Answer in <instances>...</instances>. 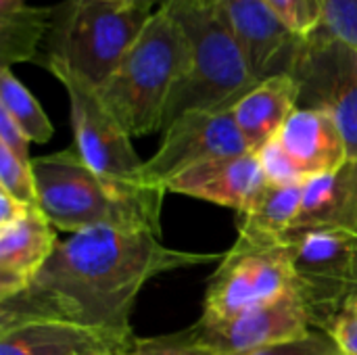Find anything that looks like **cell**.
Masks as SVG:
<instances>
[{
    "label": "cell",
    "instance_id": "27",
    "mask_svg": "<svg viewBox=\"0 0 357 355\" xmlns=\"http://www.w3.org/2000/svg\"><path fill=\"white\" fill-rule=\"evenodd\" d=\"M249 355H343L339 345L335 343V339L322 331H312L305 337L293 339V341H284V343H276L270 345L266 349H259L255 354Z\"/></svg>",
    "mask_w": 357,
    "mask_h": 355
},
{
    "label": "cell",
    "instance_id": "10",
    "mask_svg": "<svg viewBox=\"0 0 357 355\" xmlns=\"http://www.w3.org/2000/svg\"><path fill=\"white\" fill-rule=\"evenodd\" d=\"M249 153L232 111H188L163 128L161 146L144 161L142 180L163 188L178 174L205 161Z\"/></svg>",
    "mask_w": 357,
    "mask_h": 355
},
{
    "label": "cell",
    "instance_id": "1",
    "mask_svg": "<svg viewBox=\"0 0 357 355\" xmlns=\"http://www.w3.org/2000/svg\"><path fill=\"white\" fill-rule=\"evenodd\" d=\"M215 253L167 249L146 230L90 228L59 241L23 291L0 299V331L54 320L115 341H134L132 312L142 287L165 272L215 262Z\"/></svg>",
    "mask_w": 357,
    "mask_h": 355
},
{
    "label": "cell",
    "instance_id": "17",
    "mask_svg": "<svg viewBox=\"0 0 357 355\" xmlns=\"http://www.w3.org/2000/svg\"><path fill=\"white\" fill-rule=\"evenodd\" d=\"M123 347L109 335L54 320L0 331V355H117Z\"/></svg>",
    "mask_w": 357,
    "mask_h": 355
},
{
    "label": "cell",
    "instance_id": "24",
    "mask_svg": "<svg viewBox=\"0 0 357 355\" xmlns=\"http://www.w3.org/2000/svg\"><path fill=\"white\" fill-rule=\"evenodd\" d=\"M117 355H215L186 331L174 333V335H163V337H149V339H138L123 347Z\"/></svg>",
    "mask_w": 357,
    "mask_h": 355
},
{
    "label": "cell",
    "instance_id": "32",
    "mask_svg": "<svg viewBox=\"0 0 357 355\" xmlns=\"http://www.w3.org/2000/svg\"><path fill=\"white\" fill-rule=\"evenodd\" d=\"M343 312H349V314H356L357 316V293L351 297V301L345 305V310H343Z\"/></svg>",
    "mask_w": 357,
    "mask_h": 355
},
{
    "label": "cell",
    "instance_id": "15",
    "mask_svg": "<svg viewBox=\"0 0 357 355\" xmlns=\"http://www.w3.org/2000/svg\"><path fill=\"white\" fill-rule=\"evenodd\" d=\"M59 239L40 207H29L15 224L0 228V299L23 291L42 270Z\"/></svg>",
    "mask_w": 357,
    "mask_h": 355
},
{
    "label": "cell",
    "instance_id": "11",
    "mask_svg": "<svg viewBox=\"0 0 357 355\" xmlns=\"http://www.w3.org/2000/svg\"><path fill=\"white\" fill-rule=\"evenodd\" d=\"M310 316L297 297L289 293L278 301L247 310L222 322L197 320L188 333L215 355H249L276 343L293 341L312 333Z\"/></svg>",
    "mask_w": 357,
    "mask_h": 355
},
{
    "label": "cell",
    "instance_id": "13",
    "mask_svg": "<svg viewBox=\"0 0 357 355\" xmlns=\"http://www.w3.org/2000/svg\"><path fill=\"white\" fill-rule=\"evenodd\" d=\"M268 186L257 153L222 157L190 167L165 184L167 192L203 199L243 216Z\"/></svg>",
    "mask_w": 357,
    "mask_h": 355
},
{
    "label": "cell",
    "instance_id": "6",
    "mask_svg": "<svg viewBox=\"0 0 357 355\" xmlns=\"http://www.w3.org/2000/svg\"><path fill=\"white\" fill-rule=\"evenodd\" d=\"M282 247L293 289L316 331H326L357 293V236L341 230H289Z\"/></svg>",
    "mask_w": 357,
    "mask_h": 355
},
{
    "label": "cell",
    "instance_id": "8",
    "mask_svg": "<svg viewBox=\"0 0 357 355\" xmlns=\"http://www.w3.org/2000/svg\"><path fill=\"white\" fill-rule=\"evenodd\" d=\"M44 69H48L67 90L71 105L73 146L84 163L111 182L123 186H149L142 180L144 161L134 151L132 136L105 107L98 90L63 67L48 65Z\"/></svg>",
    "mask_w": 357,
    "mask_h": 355
},
{
    "label": "cell",
    "instance_id": "5",
    "mask_svg": "<svg viewBox=\"0 0 357 355\" xmlns=\"http://www.w3.org/2000/svg\"><path fill=\"white\" fill-rule=\"evenodd\" d=\"M151 10L130 2L65 0L54 6L46 52L38 65H56L100 90L151 19Z\"/></svg>",
    "mask_w": 357,
    "mask_h": 355
},
{
    "label": "cell",
    "instance_id": "31",
    "mask_svg": "<svg viewBox=\"0 0 357 355\" xmlns=\"http://www.w3.org/2000/svg\"><path fill=\"white\" fill-rule=\"evenodd\" d=\"M134 4H138V6H142V8H146V10H151V13H155L157 8H161L163 4H167L169 0H132Z\"/></svg>",
    "mask_w": 357,
    "mask_h": 355
},
{
    "label": "cell",
    "instance_id": "25",
    "mask_svg": "<svg viewBox=\"0 0 357 355\" xmlns=\"http://www.w3.org/2000/svg\"><path fill=\"white\" fill-rule=\"evenodd\" d=\"M282 23L301 38L312 36L320 27L318 0H266Z\"/></svg>",
    "mask_w": 357,
    "mask_h": 355
},
{
    "label": "cell",
    "instance_id": "3",
    "mask_svg": "<svg viewBox=\"0 0 357 355\" xmlns=\"http://www.w3.org/2000/svg\"><path fill=\"white\" fill-rule=\"evenodd\" d=\"M188 65V38L174 15L161 6L151 15L98 96L132 138L163 130L167 100Z\"/></svg>",
    "mask_w": 357,
    "mask_h": 355
},
{
    "label": "cell",
    "instance_id": "22",
    "mask_svg": "<svg viewBox=\"0 0 357 355\" xmlns=\"http://www.w3.org/2000/svg\"><path fill=\"white\" fill-rule=\"evenodd\" d=\"M0 188L25 207H38V186L31 163L0 146Z\"/></svg>",
    "mask_w": 357,
    "mask_h": 355
},
{
    "label": "cell",
    "instance_id": "23",
    "mask_svg": "<svg viewBox=\"0 0 357 355\" xmlns=\"http://www.w3.org/2000/svg\"><path fill=\"white\" fill-rule=\"evenodd\" d=\"M318 31L343 42L357 52V0H318Z\"/></svg>",
    "mask_w": 357,
    "mask_h": 355
},
{
    "label": "cell",
    "instance_id": "29",
    "mask_svg": "<svg viewBox=\"0 0 357 355\" xmlns=\"http://www.w3.org/2000/svg\"><path fill=\"white\" fill-rule=\"evenodd\" d=\"M335 339L343 355H357V316L349 312H341L331 326L324 331Z\"/></svg>",
    "mask_w": 357,
    "mask_h": 355
},
{
    "label": "cell",
    "instance_id": "20",
    "mask_svg": "<svg viewBox=\"0 0 357 355\" xmlns=\"http://www.w3.org/2000/svg\"><path fill=\"white\" fill-rule=\"evenodd\" d=\"M54 17V6L36 8L25 0H0V63L13 67L17 63L38 61V48L46 42Z\"/></svg>",
    "mask_w": 357,
    "mask_h": 355
},
{
    "label": "cell",
    "instance_id": "30",
    "mask_svg": "<svg viewBox=\"0 0 357 355\" xmlns=\"http://www.w3.org/2000/svg\"><path fill=\"white\" fill-rule=\"evenodd\" d=\"M27 209L29 207L21 205L19 201H15L8 192L0 188V228H6L15 224L17 220H21L27 213Z\"/></svg>",
    "mask_w": 357,
    "mask_h": 355
},
{
    "label": "cell",
    "instance_id": "12",
    "mask_svg": "<svg viewBox=\"0 0 357 355\" xmlns=\"http://www.w3.org/2000/svg\"><path fill=\"white\" fill-rule=\"evenodd\" d=\"M215 4L259 82L293 73L305 38L291 31L266 0H215Z\"/></svg>",
    "mask_w": 357,
    "mask_h": 355
},
{
    "label": "cell",
    "instance_id": "28",
    "mask_svg": "<svg viewBox=\"0 0 357 355\" xmlns=\"http://www.w3.org/2000/svg\"><path fill=\"white\" fill-rule=\"evenodd\" d=\"M29 138L23 134V130L13 121V117L0 109V146L8 149L17 159L31 163L33 159L29 157Z\"/></svg>",
    "mask_w": 357,
    "mask_h": 355
},
{
    "label": "cell",
    "instance_id": "18",
    "mask_svg": "<svg viewBox=\"0 0 357 355\" xmlns=\"http://www.w3.org/2000/svg\"><path fill=\"white\" fill-rule=\"evenodd\" d=\"M299 107V86L293 75H272L261 80L234 109V121L251 153L274 140L287 119Z\"/></svg>",
    "mask_w": 357,
    "mask_h": 355
},
{
    "label": "cell",
    "instance_id": "9",
    "mask_svg": "<svg viewBox=\"0 0 357 355\" xmlns=\"http://www.w3.org/2000/svg\"><path fill=\"white\" fill-rule=\"evenodd\" d=\"M299 86V107L326 111L341 128L349 157L357 159V52L314 31L303 40L291 73Z\"/></svg>",
    "mask_w": 357,
    "mask_h": 355
},
{
    "label": "cell",
    "instance_id": "7",
    "mask_svg": "<svg viewBox=\"0 0 357 355\" xmlns=\"http://www.w3.org/2000/svg\"><path fill=\"white\" fill-rule=\"evenodd\" d=\"M293 274L282 245L238 236L222 257L205 291L203 322H222L293 293Z\"/></svg>",
    "mask_w": 357,
    "mask_h": 355
},
{
    "label": "cell",
    "instance_id": "26",
    "mask_svg": "<svg viewBox=\"0 0 357 355\" xmlns=\"http://www.w3.org/2000/svg\"><path fill=\"white\" fill-rule=\"evenodd\" d=\"M264 176L268 180V184H295V182H303V178L299 176L297 167L293 165L291 157L284 153L282 144L278 142V138L270 140L268 144H264L257 151Z\"/></svg>",
    "mask_w": 357,
    "mask_h": 355
},
{
    "label": "cell",
    "instance_id": "4",
    "mask_svg": "<svg viewBox=\"0 0 357 355\" xmlns=\"http://www.w3.org/2000/svg\"><path fill=\"white\" fill-rule=\"evenodd\" d=\"M163 6L190 44V65L167 100L163 128L188 111H232L259 80L215 0H169Z\"/></svg>",
    "mask_w": 357,
    "mask_h": 355
},
{
    "label": "cell",
    "instance_id": "16",
    "mask_svg": "<svg viewBox=\"0 0 357 355\" xmlns=\"http://www.w3.org/2000/svg\"><path fill=\"white\" fill-rule=\"evenodd\" d=\"M341 230L357 236V159L303 182L301 209L293 230Z\"/></svg>",
    "mask_w": 357,
    "mask_h": 355
},
{
    "label": "cell",
    "instance_id": "21",
    "mask_svg": "<svg viewBox=\"0 0 357 355\" xmlns=\"http://www.w3.org/2000/svg\"><path fill=\"white\" fill-rule=\"evenodd\" d=\"M0 109L13 117V121L31 142L46 144L52 138L54 128L50 119L46 117L38 98L17 80L10 67L0 69Z\"/></svg>",
    "mask_w": 357,
    "mask_h": 355
},
{
    "label": "cell",
    "instance_id": "33",
    "mask_svg": "<svg viewBox=\"0 0 357 355\" xmlns=\"http://www.w3.org/2000/svg\"><path fill=\"white\" fill-rule=\"evenodd\" d=\"M100 2H130V0H100Z\"/></svg>",
    "mask_w": 357,
    "mask_h": 355
},
{
    "label": "cell",
    "instance_id": "19",
    "mask_svg": "<svg viewBox=\"0 0 357 355\" xmlns=\"http://www.w3.org/2000/svg\"><path fill=\"white\" fill-rule=\"evenodd\" d=\"M303 182L268 184L255 203L238 216V236L264 245H282L284 234L293 230L299 216Z\"/></svg>",
    "mask_w": 357,
    "mask_h": 355
},
{
    "label": "cell",
    "instance_id": "14",
    "mask_svg": "<svg viewBox=\"0 0 357 355\" xmlns=\"http://www.w3.org/2000/svg\"><path fill=\"white\" fill-rule=\"evenodd\" d=\"M276 138L303 180L331 174L349 159L341 128L320 109L297 107Z\"/></svg>",
    "mask_w": 357,
    "mask_h": 355
},
{
    "label": "cell",
    "instance_id": "2",
    "mask_svg": "<svg viewBox=\"0 0 357 355\" xmlns=\"http://www.w3.org/2000/svg\"><path fill=\"white\" fill-rule=\"evenodd\" d=\"M38 207L50 224L69 234L90 228L146 230L161 236V203L167 190L123 186L90 169L75 146L33 157Z\"/></svg>",
    "mask_w": 357,
    "mask_h": 355
}]
</instances>
